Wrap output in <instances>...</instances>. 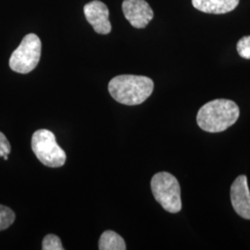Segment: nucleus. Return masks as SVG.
I'll list each match as a JSON object with an SVG mask.
<instances>
[{"mask_svg":"<svg viewBox=\"0 0 250 250\" xmlns=\"http://www.w3.org/2000/svg\"><path fill=\"white\" fill-rule=\"evenodd\" d=\"M240 115L237 104L229 99H215L198 110V126L208 133H221L234 125Z\"/></svg>","mask_w":250,"mask_h":250,"instance_id":"f257e3e1","label":"nucleus"},{"mask_svg":"<svg viewBox=\"0 0 250 250\" xmlns=\"http://www.w3.org/2000/svg\"><path fill=\"white\" fill-rule=\"evenodd\" d=\"M153 89V81L140 75H119L108 83L110 96L117 102L127 106L142 104L151 96Z\"/></svg>","mask_w":250,"mask_h":250,"instance_id":"f03ea898","label":"nucleus"},{"mask_svg":"<svg viewBox=\"0 0 250 250\" xmlns=\"http://www.w3.org/2000/svg\"><path fill=\"white\" fill-rule=\"evenodd\" d=\"M153 196L161 207L170 213H177L182 208L181 189L178 180L166 171L156 173L151 180Z\"/></svg>","mask_w":250,"mask_h":250,"instance_id":"7ed1b4c3","label":"nucleus"},{"mask_svg":"<svg viewBox=\"0 0 250 250\" xmlns=\"http://www.w3.org/2000/svg\"><path fill=\"white\" fill-rule=\"evenodd\" d=\"M32 149L42 164L59 168L66 161V153L57 143L53 133L46 129L36 131L32 136Z\"/></svg>","mask_w":250,"mask_h":250,"instance_id":"20e7f679","label":"nucleus"},{"mask_svg":"<svg viewBox=\"0 0 250 250\" xmlns=\"http://www.w3.org/2000/svg\"><path fill=\"white\" fill-rule=\"evenodd\" d=\"M42 44L39 37L35 34L27 35L17 49L11 54L9 67L12 71L26 74L36 69L40 61Z\"/></svg>","mask_w":250,"mask_h":250,"instance_id":"39448f33","label":"nucleus"},{"mask_svg":"<svg viewBox=\"0 0 250 250\" xmlns=\"http://www.w3.org/2000/svg\"><path fill=\"white\" fill-rule=\"evenodd\" d=\"M123 11L132 26L143 29L154 17V12L145 0H124Z\"/></svg>","mask_w":250,"mask_h":250,"instance_id":"423d86ee","label":"nucleus"},{"mask_svg":"<svg viewBox=\"0 0 250 250\" xmlns=\"http://www.w3.org/2000/svg\"><path fill=\"white\" fill-rule=\"evenodd\" d=\"M83 12L96 33L107 35L111 32V24L108 19L109 11L103 2L99 0L91 1L84 6Z\"/></svg>","mask_w":250,"mask_h":250,"instance_id":"0eeeda50","label":"nucleus"},{"mask_svg":"<svg viewBox=\"0 0 250 250\" xmlns=\"http://www.w3.org/2000/svg\"><path fill=\"white\" fill-rule=\"evenodd\" d=\"M231 201L237 214L244 219L250 220V191L246 175L238 176L232 183Z\"/></svg>","mask_w":250,"mask_h":250,"instance_id":"6e6552de","label":"nucleus"},{"mask_svg":"<svg viewBox=\"0 0 250 250\" xmlns=\"http://www.w3.org/2000/svg\"><path fill=\"white\" fill-rule=\"evenodd\" d=\"M195 9L209 14H224L235 9L239 0H192Z\"/></svg>","mask_w":250,"mask_h":250,"instance_id":"1a4fd4ad","label":"nucleus"},{"mask_svg":"<svg viewBox=\"0 0 250 250\" xmlns=\"http://www.w3.org/2000/svg\"><path fill=\"white\" fill-rule=\"evenodd\" d=\"M100 250H125L124 238L113 231H106L100 236L99 243Z\"/></svg>","mask_w":250,"mask_h":250,"instance_id":"9d476101","label":"nucleus"},{"mask_svg":"<svg viewBox=\"0 0 250 250\" xmlns=\"http://www.w3.org/2000/svg\"><path fill=\"white\" fill-rule=\"evenodd\" d=\"M15 221L14 211L6 206L0 205V232L8 229Z\"/></svg>","mask_w":250,"mask_h":250,"instance_id":"9b49d317","label":"nucleus"},{"mask_svg":"<svg viewBox=\"0 0 250 250\" xmlns=\"http://www.w3.org/2000/svg\"><path fill=\"white\" fill-rule=\"evenodd\" d=\"M42 250H63L64 249L60 237L55 234H47L42 243Z\"/></svg>","mask_w":250,"mask_h":250,"instance_id":"f8f14e48","label":"nucleus"},{"mask_svg":"<svg viewBox=\"0 0 250 250\" xmlns=\"http://www.w3.org/2000/svg\"><path fill=\"white\" fill-rule=\"evenodd\" d=\"M236 48L240 57L250 60V36L242 37L237 43Z\"/></svg>","mask_w":250,"mask_h":250,"instance_id":"ddd939ff","label":"nucleus"},{"mask_svg":"<svg viewBox=\"0 0 250 250\" xmlns=\"http://www.w3.org/2000/svg\"><path fill=\"white\" fill-rule=\"evenodd\" d=\"M10 153V145L7 137L0 132V157Z\"/></svg>","mask_w":250,"mask_h":250,"instance_id":"4468645a","label":"nucleus"},{"mask_svg":"<svg viewBox=\"0 0 250 250\" xmlns=\"http://www.w3.org/2000/svg\"><path fill=\"white\" fill-rule=\"evenodd\" d=\"M3 159H4L5 161H8V159H9V156H8V154L4 155V156H3Z\"/></svg>","mask_w":250,"mask_h":250,"instance_id":"2eb2a0df","label":"nucleus"}]
</instances>
